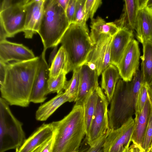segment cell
<instances>
[{"label": "cell", "mask_w": 152, "mask_h": 152, "mask_svg": "<svg viewBox=\"0 0 152 152\" xmlns=\"http://www.w3.org/2000/svg\"><path fill=\"white\" fill-rule=\"evenodd\" d=\"M39 61L32 60L7 63L4 80L0 85L2 98L10 105L28 106Z\"/></svg>", "instance_id": "6da1fadb"}, {"label": "cell", "mask_w": 152, "mask_h": 152, "mask_svg": "<svg viewBox=\"0 0 152 152\" xmlns=\"http://www.w3.org/2000/svg\"><path fill=\"white\" fill-rule=\"evenodd\" d=\"M142 83L141 72L139 69L131 81L119 79L108 110L109 129L119 128L135 114L137 97Z\"/></svg>", "instance_id": "7a4b0ae2"}, {"label": "cell", "mask_w": 152, "mask_h": 152, "mask_svg": "<svg viewBox=\"0 0 152 152\" xmlns=\"http://www.w3.org/2000/svg\"><path fill=\"white\" fill-rule=\"evenodd\" d=\"M51 124L55 133L53 152H71L80 149L86 135L82 104H75L62 119Z\"/></svg>", "instance_id": "3957f363"}, {"label": "cell", "mask_w": 152, "mask_h": 152, "mask_svg": "<svg viewBox=\"0 0 152 152\" xmlns=\"http://www.w3.org/2000/svg\"><path fill=\"white\" fill-rule=\"evenodd\" d=\"M70 24L65 11L56 0H45L43 15L37 33L43 50L58 45Z\"/></svg>", "instance_id": "277c9868"}, {"label": "cell", "mask_w": 152, "mask_h": 152, "mask_svg": "<svg viewBox=\"0 0 152 152\" xmlns=\"http://www.w3.org/2000/svg\"><path fill=\"white\" fill-rule=\"evenodd\" d=\"M60 43L67 55L71 71L86 63L94 45L88 29L74 23L70 24Z\"/></svg>", "instance_id": "5b68a950"}, {"label": "cell", "mask_w": 152, "mask_h": 152, "mask_svg": "<svg viewBox=\"0 0 152 152\" xmlns=\"http://www.w3.org/2000/svg\"><path fill=\"white\" fill-rule=\"evenodd\" d=\"M4 99H0V152L16 150L26 140L23 124L14 115Z\"/></svg>", "instance_id": "8992f818"}, {"label": "cell", "mask_w": 152, "mask_h": 152, "mask_svg": "<svg viewBox=\"0 0 152 152\" xmlns=\"http://www.w3.org/2000/svg\"><path fill=\"white\" fill-rule=\"evenodd\" d=\"M28 0H1L0 23L9 37L23 32L26 16V5Z\"/></svg>", "instance_id": "52a82bcc"}, {"label": "cell", "mask_w": 152, "mask_h": 152, "mask_svg": "<svg viewBox=\"0 0 152 152\" xmlns=\"http://www.w3.org/2000/svg\"><path fill=\"white\" fill-rule=\"evenodd\" d=\"M97 99L95 111L89 131L86 136V142L89 146L95 144L108 129V101L101 88L96 90Z\"/></svg>", "instance_id": "ba28073f"}, {"label": "cell", "mask_w": 152, "mask_h": 152, "mask_svg": "<svg viewBox=\"0 0 152 152\" xmlns=\"http://www.w3.org/2000/svg\"><path fill=\"white\" fill-rule=\"evenodd\" d=\"M134 127L132 117L119 128L110 129L103 145V152H123L132 141Z\"/></svg>", "instance_id": "9c48e42d"}, {"label": "cell", "mask_w": 152, "mask_h": 152, "mask_svg": "<svg viewBox=\"0 0 152 152\" xmlns=\"http://www.w3.org/2000/svg\"><path fill=\"white\" fill-rule=\"evenodd\" d=\"M113 37L102 35L93 42V46L86 62L92 63L95 65L99 76L111 64L110 47Z\"/></svg>", "instance_id": "30bf717a"}, {"label": "cell", "mask_w": 152, "mask_h": 152, "mask_svg": "<svg viewBox=\"0 0 152 152\" xmlns=\"http://www.w3.org/2000/svg\"><path fill=\"white\" fill-rule=\"evenodd\" d=\"M140 52L138 42L134 38L129 43L117 66L121 77L125 82L132 81L139 69Z\"/></svg>", "instance_id": "8fae6325"}, {"label": "cell", "mask_w": 152, "mask_h": 152, "mask_svg": "<svg viewBox=\"0 0 152 152\" xmlns=\"http://www.w3.org/2000/svg\"><path fill=\"white\" fill-rule=\"evenodd\" d=\"M46 51L43 50L39 57L37 70L30 98V102L41 103L47 98L49 67L45 59Z\"/></svg>", "instance_id": "7c38bea8"}, {"label": "cell", "mask_w": 152, "mask_h": 152, "mask_svg": "<svg viewBox=\"0 0 152 152\" xmlns=\"http://www.w3.org/2000/svg\"><path fill=\"white\" fill-rule=\"evenodd\" d=\"M36 57L32 51L21 44L5 40L0 42V61L7 63L11 61L21 62Z\"/></svg>", "instance_id": "4fadbf2b"}, {"label": "cell", "mask_w": 152, "mask_h": 152, "mask_svg": "<svg viewBox=\"0 0 152 152\" xmlns=\"http://www.w3.org/2000/svg\"><path fill=\"white\" fill-rule=\"evenodd\" d=\"M80 83L75 104H82L88 96L99 86L96 70L91 69L86 64L79 67Z\"/></svg>", "instance_id": "5bb4252c"}, {"label": "cell", "mask_w": 152, "mask_h": 152, "mask_svg": "<svg viewBox=\"0 0 152 152\" xmlns=\"http://www.w3.org/2000/svg\"><path fill=\"white\" fill-rule=\"evenodd\" d=\"M45 0H28L23 32L25 38H31L37 33L42 19Z\"/></svg>", "instance_id": "9a60e30c"}, {"label": "cell", "mask_w": 152, "mask_h": 152, "mask_svg": "<svg viewBox=\"0 0 152 152\" xmlns=\"http://www.w3.org/2000/svg\"><path fill=\"white\" fill-rule=\"evenodd\" d=\"M144 2L141 0L134 30L137 39L142 44L152 39V8L146 7Z\"/></svg>", "instance_id": "2e32d148"}, {"label": "cell", "mask_w": 152, "mask_h": 152, "mask_svg": "<svg viewBox=\"0 0 152 152\" xmlns=\"http://www.w3.org/2000/svg\"><path fill=\"white\" fill-rule=\"evenodd\" d=\"M152 101L148 93V99L141 112L135 115L134 127L131 138L133 143L141 149L150 116Z\"/></svg>", "instance_id": "e0dca14e"}, {"label": "cell", "mask_w": 152, "mask_h": 152, "mask_svg": "<svg viewBox=\"0 0 152 152\" xmlns=\"http://www.w3.org/2000/svg\"><path fill=\"white\" fill-rule=\"evenodd\" d=\"M53 130L50 123H44L38 128L15 152H34L52 136Z\"/></svg>", "instance_id": "ac0fdd59"}, {"label": "cell", "mask_w": 152, "mask_h": 152, "mask_svg": "<svg viewBox=\"0 0 152 152\" xmlns=\"http://www.w3.org/2000/svg\"><path fill=\"white\" fill-rule=\"evenodd\" d=\"M133 36V31L119 29L113 37L110 47L111 64L117 67Z\"/></svg>", "instance_id": "d6986e66"}, {"label": "cell", "mask_w": 152, "mask_h": 152, "mask_svg": "<svg viewBox=\"0 0 152 152\" xmlns=\"http://www.w3.org/2000/svg\"><path fill=\"white\" fill-rule=\"evenodd\" d=\"M122 12L120 18L113 22L119 29L133 31L135 30L141 0H124Z\"/></svg>", "instance_id": "ffe728a7"}, {"label": "cell", "mask_w": 152, "mask_h": 152, "mask_svg": "<svg viewBox=\"0 0 152 152\" xmlns=\"http://www.w3.org/2000/svg\"><path fill=\"white\" fill-rule=\"evenodd\" d=\"M71 102L64 92L62 91L53 98L39 107L36 111V119L38 121H46L62 104Z\"/></svg>", "instance_id": "44dd1931"}, {"label": "cell", "mask_w": 152, "mask_h": 152, "mask_svg": "<svg viewBox=\"0 0 152 152\" xmlns=\"http://www.w3.org/2000/svg\"><path fill=\"white\" fill-rule=\"evenodd\" d=\"M101 87L109 102L113 95L117 83L121 77L117 68L111 64L101 73Z\"/></svg>", "instance_id": "7402d4cb"}, {"label": "cell", "mask_w": 152, "mask_h": 152, "mask_svg": "<svg viewBox=\"0 0 152 152\" xmlns=\"http://www.w3.org/2000/svg\"><path fill=\"white\" fill-rule=\"evenodd\" d=\"M90 27L91 31L89 35L93 42L102 35L113 37L119 30L113 22L107 23L99 16L91 20Z\"/></svg>", "instance_id": "603a6c76"}, {"label": "cell", "mask_w": 152, "mask_h": 152, "mask_svg": "<svg viewBox=\"0 0 152 152\" xmlns=\"http://www.w3.org/2000/svg\"><path fill=\"white\" fill-rule=\"evenodd\" d=\"M71 71L67 55L63 47L61 46L49 67V77L55 78L61 73L67 74Z\"/></svg>", "instance_id": "cb8c5ba5"}, {"label": "cell", "mask_w": 152, "mask_h": 152, "mask_svg": "<svg viewBox=\"0 0 152 152\" xmlns=\"http://www.w3.org/2000/svg\"><path fill=\"white\" fill-rule=\"evenodd\" d=\"M142 45L143 54L140 57L142 83L147 84L152 79V43L148 41Z\"/></svg>", "instance_id": "d4e9b609"}, {"label": "cell", "mask_w": 152, "mask_h": 152, "mask_svg": "<svg viewBox=\"0 0 152 152\" xmlns=\"http://www.w3.org/2000/svg\"><path fill=\"white\" fill-rule=\"evenodd\" d=\"M97 95L95 91L91 93L83 104L86 136L88 134L95 111Z\"/></svg>", "instance_id": "484cf974"}, {"label": "cell", "mask_w": 152, "mask_h": 152, "mask_svg": "<svg viewBox=\"0 0 152 152\" xmlns=\"http://www.w3.org/2000/svg\"><path fill=\"white\" fill-rule=\"evenodd\" d=\"M72 78L66 81L64 90V93L71 100V102L75 101L78 93L80 83L79 67L73 71Z\"/></svg>", "instance_id": "4316f807"}, {"label": "cell", "mask_w": 152, "mask_h": 152, "mask_svg": "<svg viewBox=\"0 0 152 152\" xmlns=\"http://www.w3.org/2000/svg\"><path fill=\"white\" fill-rule=\"evenodd\" d=\"M65 73L60 74L56 77H49L48 83L47 94L52 93L58 94L64 90L67 81Z\"/></svg>", "instance_id": "83f0119b"}, {"label": "cell", "mask_w": 152, "mask_h": 152, "mask_svg": "<svg viewBox=\"0 0 152 152\" xmlns=\"http://www.w3.org/2000/svg\"><path fill=\"white\" fill-rule=\"evenodd\" d=\"M86 0H76L74 15L72 23L78 24L88 28L86 18L85 5Z\"/></svg>", "instance_id": "f1b7e54d"}, {"label": "cell", "mask_w": 152, "mask_h": 152, "mask_svg": "<svg viewBox=\"0 0 152 152\" xmlns=\"http://www.w3.org/2000/svg\"><path fill=\"white\" fill-rule=\"evenodd\" d=\"M141 149L143 152H152V105L144 139Z\"/></svg>", "instance_id": "f546056e"}, {"label": "cell", "mask_w": 152, "mask_h": 152, "mask_svg": "<svg viewBox=\"0 0 152 152\" xmlns=\"http://www.w3.org/2000/svg\"><path fill=\"white\" fill-rule=\"evenodd\" d=\"M148 93L147 84L142 83L137 97L135 115L139 114L142 111L148 99Z\"/></svg>", "instance_id": "4dcf8cb0"}, {"label": "cell", "mask_w": 152, "mask_h": 152, "mask_svg": "<svg viewBox=\"0 0 152 152\" xmlns=\"http://www.w3.org/2000/svg\"><path fill=\"white\" fill-rule=\"evenodd\" d=\"M101 0H86L85 3V13L87 20L90 18L93 19L95 13L99 7L102 5Z\"/></svg>", "instance_id": "1f68e13d"}, {"label": "cell", "mask_w": 152, "mask_h": 152, "mask_svg": "<svg viewBox=\"0 0 152 152\" xmlns=\"http://www.w3.org/2000/svg\"><path fill=\"white\" fill-rule=\"evenodd\" d=\"M54 132V131H53ZM55 138V133L34 152H53Z\"/></svg>", "instance_id": "d6a6232c"}, {"label": "cell", "mask_w": 152, "mask_h": 152, "mask_svg": "<svg viewBox=\"0 0 152 152\" xmlns=\"http://www.w3.org/2000/svg\"><path fill=\"white\" fill-rule=\"evenodd\" d=\"M110 129H108L106 133L93 145L89 146L83 152H103V145Z\"/></svg>", "instance_id": "836d02e7"}, {"label": "cell", "mask_w": 152, "mask_h": 152, "mask_svg": "<svg viewBox=\"0 0 152 152\" xmlns=\"http://www.w3.org/2000/svg\"><path fill=\"white\" fill-rule=\"evenodd\" d=\"M76 0H69L65 12L70 24L72 22L75 11Z\"/></svg>", "instance_id": "e575fe53"}, {"label": "cell", "mask_w": 152, "mask_h": 152, "mask_svg": "<svg viewBox=\"0 0 152 152\" xmlns=\"http://www.w3.org/2000/svg\"><path fill=\"white\" fill-rule=\"evenodd\" d=\"M7 63L0 61V85L4 80L6 72Z\"/></svg>", "instance_id": "d590c367"}, {"label": "cell", "mask_w": 152, "mask_h": 152, "mask_svg": "<svg viewBox=\"0 0 152 152\" xmlns=\"http://www.w3.org/2000/svg\"><path fill=\"white\" fill-rule=\"evenodd\" d=\"M58 45L55 46L50 53L48 60L49 66L50 67L58 53Z\"/></svg>", "instance_id": "8d00e7d4"}, {"label": "cell", "mask_w": 152, "mask_h": 152, "mask_svg": "<svg viewBox=\"0 0 152 152\" xmlns=\"http://www.w3.org/2000/svg\"><path fill=\"white\" fill-rule=\"evenodd\" d=\"M9 37L6 31L3 26L0 24V42L6 40V39Z\"/></svg>", "instance_id": "74e56055"}, {"label": "cell", "mask_w": 152, "mask_h": 152, "mask_svg": "<svg viewBox=\"0 0 152 152\" xmlns=\"http://www.w3.org/2000/svg\"><path fill=\"white\" fill-rule=\"evenodd\" d=\"M57 2L65 11L68 6L69 0H56Z\"/></svg>", "instance_id": "f35d334b"}, {"label": "cell", "mask_w": 152, "mask_h": 152, "mask_svg": "<svg viewBox=\"0 0 152 152\" xmlns=\"http://www.w3.org/2000/svg\"><path fill=\"white\" fill-rule=\"evenodd\" d=\"M148 93L152 101V79L150 82L147 84Z\"/></svg>", "instance_id": "ab89813d"}, {"label": "cell", "mask_w": 152, "mask_h": 152, "mask_svg": "<svg viewBox=\"0 0 152 152\" xmlns=\"http://www.w3.org/2000/svg\"><path fill=\"white\" fill-rule=\"evenodd\" d=\"M130 147L131 152H139L140 148L137 145L133 143Z\"/></svg>", "instance_id": "60d3db41"}, {"label": "cell", "mask_w": 152, "mask_h": 152, "mask_svg": "<svg viewBox=\"0 0 152 152\" xmlns=\"http://www.w3.org/2000/svg\"><path fill=\"white\" fill-rule=\"evenodd\" d=\"M144 4L146 7L152 8V0H144Z\"/></svg>", "instance_id": "b9f144b4"}, {"label": "cell", "mask_w": 152, "mask_h": 152, "mask_svg": "<svg viewBox=\"0 0 152 152\" xmlns=\"http://www.w3.org/2000/svg\"><path fill=\"white\" fill-rule=\"evenodd\" d=\"M129 144L127 146L123 152H131V148L129 147Z\"/></svg>", "instance_id": "7bdbcfd3"}, {"label": "cell", "mask_w": 152, "mask_h": 152, "mask_svg": "<svg viewBox=\"0 0 152 152\" xmlns=\"http://www.w3.org/2000/svg\"><path fill=\"white\" fill-rule=\"evenodd\" d=\"M87 148H83L81 149H80L78 150L73 151H72L71 152H83L85 150H86Z\"/></svg>", "instance_id": "ee69618b"}, {"label": "cell", "mask_w": 152, "mask_h": 152, "mask_svg": "<svg viewBox=\"0 0 152 152\" xmlns=\"http://www.w3.org/2000/svg\"><path fill=\"white\" fill-rule=\"evenodd\" d=\"M140 148L139 152H143L141 149H140V148Z\"/></svg>", "instance_id": "f6af8a7d"}, {"label": "cell", "mask_w": 152, "mask_h": 152, "mask_svg": "<svg viewBox=\"0 0 152 152\" xmlns=\"http://www.w3.org/2000/svg\"><path fill=\"white\" fill-rule=\"evenodd\" d=\"M150 42H151L152 43V39H151Z\"/></svg>", "instance_id": "bcb514c9"}]
</instances>
